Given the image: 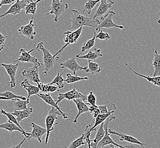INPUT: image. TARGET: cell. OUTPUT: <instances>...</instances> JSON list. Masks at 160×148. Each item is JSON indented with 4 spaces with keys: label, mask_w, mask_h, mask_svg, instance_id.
Masks as SVG:
<instances>
[{
    "label": "cell",
    "mask_w": 160,
    "mask_h": 148,
    "mask_svg": "<svg viewBox=\"0 0 160 148\" xmlns=\"http://www.w3.org/2000/svg\"><path fill=\"white\" fill-rule=\"evenodd\" d=\"M72 17L71 19V29L74 31L80 28V27L87 26L95 30L98 32L99 19L93 17H88L81 14L77 10H71Z\"/></svg>",
    "instance_id": "cell-1"
},
{
    "label": "cell",
    "mask_w": 160,
    "mask_h": 148,
    "mask_svg": "<svg viewBox=\"0 0 160 148\" xmlns=\"http://www.w3.org/2000/svg\"><path fill=\"white\" fill-rule=\"evenodd\" d=\"M35 49L38 52H41L43 53V63L44 65V70L43 74L46 76L48 71L51 70L54 67L55 65L58 62L59 60V57L58 55L54 57L52 55L48 49L45 48L43 42L38 43Z\"/></svg>",
    "instance_id": "cell-2"
},
{
    "label": "cell",
    "mask_w": 160,
    "mask_h": 148,
    "mask_svg": "<svg viewBox=\"0 0 160 148\" xmlns=\"http://www.w3.org/2000/svg\"><path fill=\"white\" fill-rule=\"evenodd\" d=\"M116 119L115 116L113 115V114H112V115L109 116V117L106 120V121L104 123V127L106 131V134L104 137H103V139L99 142V144L97 145V148H104V146H107V145H111V146L112 148H133V146H125V145H120L116 143L112 140L111 135L108 132V125H109V122L112 121V120Z\"/></svg>",
    "instance_id": "cell-3"
},
{
    "label": "cell",
    "mask_w": 160,
    "mask_h": 148,
    "mask_svg": "<svg viewBox=\"0 0 160 148\" xmlns=\"http://www.w3.org/2000/svg\"><path fill=\"white\" fill-rule=\"evenodd\" d=\"M62 116L60 112L54 107L51 106V110L49 111L48 115L45 119L46 128L47 129L46 136L45 138V144L48 143L49 137L51 132L54 130V126L57 125L58 123H55L56 121L58 119V116Z\"/></svg>",
    "instance_id": "cell-4"
},
{
    "label": "cell",
    "mask_w": 160,
    "mask_h": 148,
    "mask_svg": "<svg viewBox=\"0 0 160 148\" xmlns=\"http://www.w3.org/2000/svg\"><path fill=\"white\" fill-rule=\"evenodd\" d=\"M68 3H65L62 0H51L49 12L45 16L52 14L54 16V21L55 22H58L60 17L68 9Z\"/></svg>",
    "instance_id": "cell-5"
},
{
    "label": "cell",
    "mask_w": 160,
    "mask_h": 148,
    "mask_svg": "<svg viewBox=\"0 0 160 148\" xmlns=\"http://www.w3.org/2000/svg\"><path fill=\"white\" fill-rule=\"evenodd\" d=\"M83 27H80V28L77 29L76 30H74V31L68 30L67 32H64V34L66 35V37L64 39L65 45L58 52H57L54 56L56 57L59 55L68 47V46L76 43L78 42V39L79 38V37L82 34V32L83 31Z\"/></svg>",
    "instance_id": "cell-6"
},
{
    "label": "cell",
    "mask_w": 160,
    "mask_h": 148,
    "mask_svg": "<svg viewBox=\"0 0 160 148\" xmlns=\"http://www.w3.org/2000/svg\"><path fill=\"white\" fill-rule=\"evenodd\" d=\"M116 12L113 11H109L102 17L99 18V24L98 27V32L100 29H111V28H117V29H124V27L122 25H118L114 23L113 21V17L116 15Z\"/></svg>",
    "instance_id": "cell-7"
},
{
    "label": "cell",
    "mask_w": 160,
    "mask_h": 148,
    "mask_svg": "<svg viewBox=\"0 0 160 148\" xmlns=\"http://www.w3.org/2000/svg\"><path fill=\"white\" fill-rule=\"evenodd\" d=\"M1 66L3 67L6 70L10 77L9 82L8 84V87L10 86L11 88H14L16 86L17 81V71L19 67V62H18L16 64H14V63L6 64L1 63Z\"/></svg>",
    "instance_id": "cell-8"
},
{
    "label": "cell",
    "mask_w": 160,
    "mask_h": 148,
    "mask_svg": "<svg viewBox=\"0 0 160 148\" xmlns=\"http://www.w3.org/2000/svg\"><path fill=\"white\" fill-rule=\"evenodd\" d=\"M87 95H84L83 94H82V93L78 91L75 88H74L71 90L69 91L66 92L59 93L56 103L58 104L59 103H61L62 100L64 99L68 101H71V100L73 101V100L76 99H82L85 101L87 100Z\"/></svg>",
    "instance_id": "cell-9"
},
{
    "label": "cell",
    "mask_w": 160,
    "mask_h": 148,
    "mask_svg": "<svg viewBox=\"0 0 160 148\" xmlns=\"http://www.w3.org/2000/svg\"><path fill=\"white\" fill-rule=\"evenodd\" d=\"M35 49H32L29 52H26L24 48H21L19 50V56L18 58L12 62V63L18 62H22L24 63H32L34 65H37L39 67H41L42 64H41L38 61V59L34 56L31 55V53L34 52Z\"/></svg>",
    "instance_id": "cell-10"
},
{
    "label": "cell",
    "mask_w": 160,
    "mask_h": 148,
    "mask_svg": "<svg viewBox=\"0 0 160 148\" xmlns=\"http://www.w3.org/2000/svg\"><path fill=\"white\" fill-rule=\"evenodd\" d=\"M60 66L62 68H67L72 71L74 75H77V72L79 71H84L85 72L87 70V66L82 67L78 64L75 57L67 59L66 61L61 63Z\"/></svg>",
    "instance_id": "cell-11"
},
{
    "label": "cell",
    "mask_w": 160,
    "mask_h": 148,
    "mask_svg": "<svg viewBox=\"0 0 160 148\" xmlns=\"http://www.w3.org/2000/svg\"><path fill=\"white\" fill-rule=\"evenodd\" d=\"M28 2V0H17L16 2L11 5L9 9L6 12L0 16V18L7 16L9 14L16 16L17 14H20L23 9H25L26 6Z\"/></svg>",
    "instance_id": "cell-12"
},
{
    "label": "cell",
    "mask_w": 160,
    "mask_h": 148,
    "mask_svg": "<svg viewBox=\"0 0 160 148\" xmlns=\"http://www.w3.org/2000/svg\"><path fill=\"white\" fill-rule=\"evenodd\" d=\"M34 27L35 25L34 24V18L33 17H32L29 23L24 26H21L20 28L18 30V32L19 34L25 36L28 39L34 40L37 34Z\"/></svg>",
    "instance_id": "cell-13"
},
{
    "label": "cell",
    "mask_w": 160,
    "mask_h": 148,
    "mask_svg": "<svg viewBox=\"0 0 160 148\" xmlns=\"http://www.w3.org/2000/svg\"><path fill=\"white\" fill-rule=\"evenodd\" d=\"M39 66L37 65H34L32 67L25 69L22 72L23 76L26 77L29 81L33 83L38 84L41 82L39 74Z\"/></svg>",
    "instance_id": "cell-14"
},
{
    "label": "cell",
    "mask_w": 160,
    "mask_h": 148,
    "mask_svg": "<svg viewBox=\"0 0 160 148\" xmlns=\"http://www.w3.org/2000/svg\"><path fill=\"white\" fill-rule=\"evenodd\" d=\"M108 132L111 136H118L119 138V140L121 141H126L130 143V144H136V145H140L142 147H144L145 146L147 145L146 143H143L140 141L138 139L135 138L134 137L132 136L128 135L127 134L122 133H118L116 132L112 129H108Z\"/></svg>",
    "instance_id": "cell-15"
},
{
    "label": "cell",
    "mask_w": 160,
    "mask_h": 148,
    "mask_svg": "<svg viewBox=\"0 0 160 148\" xmlns=\"http://www.w3.org/2000/svg\"><path fill=\"white\" fill-rule=\"evenodd\" d=\"M0 129H4L8 132H9L10 133L14 132V131L21 132L23 135L27 138V139H28V140L31 139H30V132L23 131L19 128L18 126H17L16 124L12 122L9 120L7 122H4L2 124H0Z\"/></svg>",
    "instance_id": "cell-16"
},
{
    "label": "cell",
    "mask_w": 160,
    "mask_h": 148,
    "mask_svg": "<svg viewBox=\"0 0 160 148\" xmlns=\"http://www.w3.org/2000/svg\"><path fill=\"white\" fill-rule=\"evenodd\" d=\"M37 96L39 97L43 101H44L45 103L49 105L50 106H53V107L55 108L56 109H57L60 112L61 115H62V117L64 119H68V113H64V112L62 111V110H61V107L58 106V104L56 103V101L53 99V98L51 96L50 93H39L37 95Z\"/></svg>",
    "instance_id": "cell-17"
},
{
    "label": "cell",
    "mask_w": 160,
    "mask_h": 148,
    "mask_svg": "<svg viewBox=\"0 0 160 148\" xmlns=\"http://www.w3.org/2000/svg\"><path fill=\"white\" fill-rule=\"evenodd\" d=\"M30 126L32 128V131L30 132V139H35L41 144L42 143V137L45 134L46 135L47 129L33 122L30 123Z\"/></svg>",
    "instance_id": "cell-18"
},
{
    "label": "cell",
    "mask_w": 160,
    "mask_h": 148,
    "mask_svg": "<svg viewBox=\"0 0 160 148\" xmlns=\"http://www.w3.org/2000/svg\"><path fill=\"white\" fill-rule=\"evenodd\" d=\"M100 2L99 6L92 16L94 18H100L106 15L113 5V2H110L107 1V0H101Z\"/></svg>",
    "instance_id": "cell-19"
},
{
    "label": "cell",
    "mask_w": 160,
    "mask_h": 148,
    "mask_svg": "<svg viewBox=\"0 0 160 148\" xmlns=\"http://www.w3.org/2000/svg\"><path fill=\"white\" fill-rule=\"evenodd\" d=\"M21 86L23 87L27 91V93H28L27 101L29 104L30 103V97L32 95H37L40 92L38 87V86L37 87V86L31 84L29 82V79H28L27 78L21 82Z\"/></svg>",
    "instance_id": "cell-20"
},
{
    "label": "cell",
    "mask_w": 160,
    "mask_h": 148,
    "mask_svg": "<svg viewBox=\"0 0 160 148\" xmlns=\"http://www.w3.org/2000/svg\"><path fill=\"white\" fill-rule=\"evenodd\" d=\"M73 101L77 106L78 113L75 119L72 120V121L74 123H77L78 119L81 115L84 113L89 112V106L87 103H84L82 99H76L73 100Z\"/></svg>",
    "instance_id": "cell-21"
},
{
    "label": "cell",
    "mask_w": 160,
    "mask_h": 148,
    "mask_svg": "<svg viewBox=\"0 0 160 148\" xmlns=\"http://www.w3.org/2000/svg\"><path fill=\"white\" fill-rule=\"evenodd\" d=\"M103 54L102 53V50L100 48H94L93 50H90L85 55H82L78 54L76 55V57L79 59H87V60H91L95 61L98 58L102 57Z\"/></svg>",
    "instance_id": "cell-22"
},
{
    "label": "cell",
    "mask_w": 160,
    "mask_h": 148,
    "mask_svg": "<svg viewBox=\"0 0 160 148\" xmlns=\"http://www.w3.org/2000/svg\"><path fill=\"white\" fill-rule=\"evenodd\" d=\"M125 66L129 68V70H131L133 73H134V74H135L136 75H137L138 76L142 77V78H144L145 80H147L148 82L153 84L154 86L160 87V76H147V75H142V74H140V73H138V72H136L135 70H133L129 65H128L127 63H125Z\"/></svg>",
    "instance_id": "cell-23"
},
{
    "label": "cell",
    "mask_w": 160,
    "mask_h": 148,
    "mask_svg": "<svg viewBox=\"0 0 160 148\" xmlns=\"http://www.w3.org/2000/svg\"><path fill=\"white\" fill-rule=\"evenodd\" d=\"M151 48L153 52V58L152 61V66L154 68L153 76H160V54L158 52L157 49L153 50L152 47Z\"/></svg>",
    "instance_id": "cell-24"
},
{
    "label": "cell",
    "mask_w": 160,
    "mask_h": 148,
    "mask_svg": "<svg viewBox=\"0 0 160 148\" xmlns=\"http://www.w3.org/2000/svg\"><path fill=\"white\" fill-rule=\"evenodd\" d=\"M33 112V108L31 107H29L25 110H14V112L12 113V114L16 117L17 121L19 122H21L23 120L25 119L26 118H28L31 114Z\"/></svg>",
    "instance_id": "cell-25"
},
{
    "label": "cell",
    "mask_w": 160,
    "mask_h": 148,
    "mask_svg": "<svg viewBox=\"0 0 160 148\" xmlns=\"http://www.w3.org/2000/svg\"><path fill=\"white\" fill-rule=\"evenodd\" d=\"M115 111H111L107 113H100L98 116L95 118V121L91 128L90 129V131L91 132H93L96 131V128L97 126H99L100 124H102L103 122L106 121V120L107 119L109 116L113 114Z\"/></svg>",
    "instance_id": "cell-26"
},
{
    "label": "cell",
    "mask_w": 160,
    "mask_h": 148,
    "mask_svg": "<svg viewBox=\"0 0 160 148\" xmlns=\"http://www.w3.org/2000/svg\"><path fill=\"white\" fill-rule=\"evenodd\" d=\"M104 123L103 122L102 124L100 125L99 128L97 131L96 135L94 139H93L92 140V142L91 144V148H97V145L104 137L105 134H106V131L104 127Z\"/></svg>",
    "instance_id": "cell-27"
},
{
    "label": "cell",
    "mask_w": 160,
    "mask_h": 148,
    "mask_svg": "<svg viewBox=\"0 0 160 148\" xmlns=\"http://www.w3.org/2000/svg\"><path fill=\"white\" fill-rule=\"evenodd\" d=\"M38 87L39 88L40 91L42 93H53L56 91H59L60 89L57 86L54 85H51L49 83L45 84L40 82L38 84Z\"/></svg>",
    "instance_id": "cell-28"
},
{
    "label": "cell",
    "mask_w": 160,
    "mask_h": 148,
    "mask_svg": "<svg viewBox=\"0 0 160 148\" xmlns=\"http://www.w3.org/2000/svg\"><path fill=\"white\" fill-rule=\"evenodd\" d=\"M42 0H36L35 1H33L32 0L29 1L25 9L26 14H32V15H35L37 11V5Z\"/></svg>",
    "instance_id": "cell-29"
},
{
    "label": "cell",
    "mask_w": 160,
    "mask_h": 148,
    "mask_svg": "<svg viewBox=\"0 0 160 148\" xmlns=\"http://www.w3.org/2000/svg\"><path fill=\"white\" fill-rule=\"evenodd\" d=\"M102 70L101 68L98 63L93 62V61L88 60V66L87 70L86 71V73H91L92 75L99 74Z\"/></svg>",
    "instance_id": "cell-30"
},
{
    "label": "cell",
    "mask_w": 160,
    "mask_h": 148,
    "mask_svg": "<svg viewBox=\"0 0 160 148\" xmlns=\"http://www.w3.org/2000/svg\"><path fill=\"white\" fill-rule=\"evenodd\" d=\"M88 77H80L78 76L77 75H72L70 73L66 74V78L64 79V81H66L68 84L75 83L78 81H88Z\"/></svg>",
    "instance_id": "cell-31"
},
{
    "label": "cell",
    "mask_w": 160,
    "mask_h": 148,
    "mask_svg": "<svg viewBox=\"0 0 160 148\" xmlns=\"http://www.w3.org/2000/svg\"><path fill=\"white\" fill-rule=\"evenodd\" d=\"M100 1L101 0H87L84 6L83 14L87 12V14H90L92 12V10Z\"/></svg>",
    "instance_id": "cell-32"
},
{
    "label": "cell",
    "mask_w": 160,
    "mask_h": 148,
    "mask_svg": "<svg viewBox=\"0 0 160 148\" xmlns=\"http://www.w3.org/2000/svg\"><path fill=\"white\" fill-rule=\"evenodd\" d=\"M96 32H94L92 38L90 39L89 40H88V41H87L86 42L84 43L83 46L81 48V52H80L79 55H81L83 52H84L87 50H91V48L94 47V46L95 45V41H96Z\"/></svg>",
    "instance_id": "cell-33"
},
{
    "label": "cell",
    "mask_w": 160,
    "mask_h": 148,
    "mask_svg": "<svg viewBox=\"0 0 160 148\" xmlns=\"http://www.w3.org/2000/svg\"><path fill=\"white\" fill-rule=\"evenodd\" d=\"M13 102L14 106L15 107V110L18 111L25 110L28 108V105L29 103L27 100H23L21 99H15L12 100Z\"/></svg>",
    "instance_id": "cell-34"
},
{
    "label": "cell",
    "mask_w": 160,
    "mask_h": 148,
    "mask_svg": "<svg viewBox=\"0 0 160 148\" xmlns=\"http://www.w3.org/2000/svg\"><path fill=\"white\" fill-rule=\"evenodd\" d=\"M63 73H58L57 74L56 76L54 77V79L52 80L51 83H50V84L51 85H54L55 84L57 87H59V89H62L64 88V85L63 82L64 81V79L62 76Z\"/></svg>",
    "instance_id": "cell-35"
},
{
    "label": "cell",
    "mask_w": 160,
    "mask_h": 148,
    "mask_svg": "<svg viewBox=\"0 0 160 148\" xmlns=\"http://www.w3.org/2000/svg\"><path fill=\"white\" fill-rule=\"evenodd\" d=\"M86 142L84 140V133L82 134L81 136L72 142L70 145L68 146V148H78L82 145H86Z\"/></svg>",
    "instance_id": "cell-36"
},
{
    "label": "cell",
    "mask_w": 160,
    "mask_h": 148,
    "mask_svg": "<svg viewBox=\"0 0 160 148\" xmlns=\"http://www.w3.org/2000/svg\"><path fill=\"white\" fill-rule=\"evenodd\" d=\"M0 96L5 97L8 98L10 100H13L15 99H21L23 100H27V97H26L25 96H19V95H17L16 94L13 93V92L7 91L3 92H0Z\"/></svg>",
    "instance_id": "cell-37"
},
{
    "label": "cell",
    "mask_w": 160,
    "mask_h": 148,
    "mask_svg": "<svg viewBox=\"0 0 160 148\" xmlns=\"http://www.w3.org/2000/svg\"><path fill=\"white\" fill-rule=\"evenodd\" d=\"M0 113H1V114L3 115L7 116V118L9 120L11 121L12 122H14V124H16L17 126H18L19 128H20L21 129H22V130H23V131H25V130L23 129L22 128V126H20L19 122L17 121L16 117L15 116H14L13 115H12V113L8 112L6 111L5 110H3V109H1V110H0Z\"/></svg>",
    "instance_id": "cell-38"
},
{
    "label": "cell",
    "mask_w": 160,
    "mask_h": 148,
    "mask_svg": "<svg viewBox=\"0 0 160 148\" xmlns=\"http://www.w3.org/2000/svg\"><path fill=\"white\" fill-rule=\"evenodd\" d=\"M92 126L91 124L87 126L85 128V132H84V140L88 145V147L89 148H91V144L92 140L90 139V137L91 136V132H90V129L91 128Z\"/></svg>",
    "instance_id": "cell-39"
},
{
    "label": "cell",
    "mask_w": 160,
    "mask_h": 148,
    "mask_svg": "<svg viewBox=\"0 0 160 148\" xmlns=\"http://www.w3.org/2000/svg\"><path fill=\"white\" fill-rule=\"evenodd\" d=\"M87 101L88 105L95 106L96 105V97L94 92L90 90V92L87 96Z\"/></svg>",
    "instance_id": "cell-40"
},
{
    "label": "cell",
    "mask_w": 160,
    "mask_h": 148,
    "mask_svg": "<svg viewBox=\"0 0 160 148\" xmlns=\"http://www.w3.org/2000/svg\"><path fill=\"white\" fill-rule=\"evenodd\" d=\"M96 38L101 41L109 40V39H111V36H109L108 32H104L102 29H100L99 32L96 34Z\"/></svg>",
    "instance_id": "cell-41"
},
{
    "label": "cell",
    "mask_w": 160,
    "mask_h": 148,
    "mask_svg": "<svg viewBox=\"0 0 160 148\" xmlns=\"http://www.w3.org/2000/svg\"><path fill=\"white\" fill-rule=\"evenodd\" d=\"M88 106H89V112L91 114L93 117L95 119L97 116L100 114V111L99 106L96 105L95 106L88 105Z\"/></svg>",
    "instance_id": "cell-42"
},
{
    "label": "cell",
    "mask_w": 160,
    "mask_h": 148,
    "mask_svg": "<svg viewBox=\"0 0 160 148\" xmlns=\"http://www.w3.org/2000/svg\"><path fill=\"white\" fill-rule=\"evenodd\" d=\"M1 28V27H0V29ZM8 37V36H3L2 34H1L0 32V52H1L5 47V43L6 39Z\"/></svg>",
    "instance_id": "cell-43"
},
{
    "label": "cell",
    "mask_w": 160,
    "mask_h": 148,
    "mask_svg": "<svg viewBox=\"0 0 160 148\" xmlns=\"http://www.w3.org/2000/svg\"><path fill=\"white\" fill-rule=\"evenodd\" d=\"M17 0H0V8L3 5H12L16 2Z\"/></svg>",
    "instance_id": "cell-44"
},
{
    "label": "cell",
    "mask_w": 160,
    "mask_h": 148,
    "mask_svg": "<svg viewBox=\"0 0 160 148\" xmlns=\"http://www.w3.org/2000/svg\"><path fill=\"white\" fill-rule=\"evenodd\" d=\"M26 140H27V138L25 137L24 139H23L22 141H21V142H20V143H19L18 145H15V146H13L12 147H13V148H21V145H22V144H23V142H24Z\"/></svg>",
    "instance_id": "cell-45"
},
{
    "label": "cell",
    "mask_w": 160,
    "mask_h": 148,
    "mask_svg": "<svg viewBox=\"0 0 160 148\" xmlns=\"http://www.w3.org/2000/svg\"><path fill=\"white\" fill-rule=\"evenodd\" d=\"M0 100H10L8 98L5 97L0 96Z\"/></svg>",
    "instance_id": "cell-46"
},
{
    "label": "cell",
    "mask_w": 160,
    "mask_h": 148,
    "mask_svg": "<svg viewBox=\"0 0 160 148\" xmlns=\"http://www.w3.org/2000/svg\"><path fill=\"white\" fill-rule=\"evenodd\" d=\"M158 14H159V18L157 20V23H158V24H160V11L158 12Z\"/></svg>",
    "instance_id": "cell-47"
},
{
    "label": "cell",
    "mask_w": 160,
    "mask_h": 148,
    "mask_svg": "<svg viewBox=\"0 0 160 148\" xmlns=\"http://www.w3.org/2000/svg\"><path fill=\"white\" fill-rule=\"evenodd\" d=\"M108 2H113V0H108Z\"/></svg>",
    "instance_id": "cell-48"
}]
</instances>
